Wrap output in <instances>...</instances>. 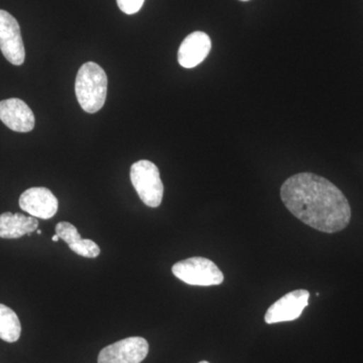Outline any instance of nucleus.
Returning a JSON list of instances; mask_svg holds the SVG:
<instances>
[{
	"label": "nucleus",
	"mask_w": 363,
	"mask_h": 363,
	"mask_svg": "<svg viewBox=\"0 0 363 363\" xmlns=\"http://www.w3.org/2000/svg\"><path fill=\"white\" fill-rule=\"evenodd\" d=\"M281 198L294 216L316 230L335 233L350 224L347 198L323 177L312 173L290 177L281 186Z\"/></svg>",
	"instance_id": "1"
},
{
	"label": "nucleus",
	"mask_w": 363,
	"mask_h": 363,
	"mask_svg": "<svg viewBox=\"0 0 363 363\" xmlns=\"http://www.w3.org/2000/svg\"><path fill=\"white\" fill-rule=\"evenodd\" d=\"M107 83L106 73L98 64L93 62L83 64L75 82L76 97L83 111L95 113L104 107Z\"/></svg>",
	"instance_id": "2"
},
{
	"label": "nucleus",
	"mask_w": 363,
	"mask_h": 363,
	"mask_svg": "<svg viewBox=\"0 0 363 363\" xmlns=\"http://www.w3.org/2000/svg\"><path fill=\"white\" fill-rule=\"evenodd\" d=\"M130 181L140 200L147 206L157 208L161 205L164 185L159 169L154 162L147 160L135 162L130 169Z\"/></svg>",
	"instance_id": "3"
},
{
	"label": "nucleus",
	"mask_w": 363,
	"mask_h": 363,
	"mask_svg": "<svg viewBox=\"0 0 363 363\" xmlns=\"http://www.w3.org/2000/svg\"><path fill=\"white\" fill-rule=\"evenodd\" d=\"M174 276L191 286H218L224 281L223 272L212 260L205 257H190L172 267Z\"/></svg>",
	"instance_id": "4"
},
{
	"label": "nucleus",
	"mask_w": 363,
	"mask_h": 363,
	"mask_svg": "<svg viewBox=\"0 0 363 363\" xmlns=\"http://www.w3.org/2000/svg\"><path fill=\"white\" fill-rule=\"evenodd\" d=\"M0 50L4 58L13 65H23L26 59L25 45L18 21L0 9Z\"/></svg>",
	"instance_id": "5"
},
{
	"label": "nucleus",
	"mask_w": 363,
	"mask_h": 363,
	"mask_svg": "<svg viewBox=\"0 0 363 363\" xmlns=\"http://www.w3.org/2000/svg\"><path fill=\"white\" fill-rule=\"evenodd\" d=\"M147 353L149 343L145 338H125L100 351L98 363H140Z\"/></svg>",
	"instance_id": "6"
},
{
	"label": "nucleus",
	"mask_w": 363,
	"mask_h": 363,
	"mask_svg": "<svg viewBox=\"0 0 363 363\" xmlns=\"http://www.w3.org/2000/svg\"><path fill=\"white\" fill-rule=\"evenodd\" d=\"M310 293L307 290H296L277 301L267 310L264 321L267 324L294 321L302 315L308 306Z\"/></svg>",
	"instance_id": "7"
},
{
	"label": "nucleus",
	"mask_w": 363,
	"mask_h": 363,
	"mask_svg": "<svg viewBox=\"0 0 363 363\" xmlns=\"http://www.w3.org/2000/svg\"><path fill=\"white\" fill-rule=\"evenodd\" d=\"M20 207L30 216L45 220L56 215L58 211V200L49 189L33 187L21 195Z\"/></svg>",
	"instance_id": "8"
},
{
	"label": "nucleus",
	"mask_w": 363,
	"mask_h": 363,
	"mask_svg": "<svg viewBox=\"0 0 363 363\" xmlns=\"http://www.w3.org/2000/svg\"><path fill=\"white\" fill-rule=\"evenodd\" d=\"M0 121L18 133H28L35 128V116L26 102L18 98L0 101Z\"/></svg>",
	"instance_id": "9"
},
{
	"label": "nucleus",
	"mask_w": 363,
	"mask_h": 363,
	"mask_svg": "<svg viewBox=\"0 0 363 363\" xmlns=\"http://www.w3.org/2000/svg\"><path fill=\"white\" fill-rule=\"evenodd\" d=\"M211 39L207 33L194 32L185 38L178 52L179 64L184 68L191 69L201 64L210 51Z\"/></svg>",
	"instance_id": "10"
},
{
	"label": "nucleus",
	"mask_w": 363,
	"mask_h": 363,
	"mask_svg": "<svg viewBox=\"0 0 363 363\" xmlns=\"http://www.w3.org/2000/svg\"><path fill=\"white\" fill-rule=\"evenodd\" d=\"M56 234L60 240L65 241L72 252L81 257L95 259L100 255V248L94 241L81 238L77 228L69 222H59L56 225Z\"/></svg>",
	"instance_id": "11"
},
{
	"label": "nucleus",
	"mask_w": 363,
	"mask_h": 363,
	"mask_svg": "<svg viewBox=\"0 0 363 363\" xmlns=\"http://www.w3.org/2000/svg\"><path fill=\"white\" fill-rule=\"evenodd\" d=\"M39 221L35 217L11 212L0 215V238L16 240L37 230Z\"/></svg>",
	"instance_id": "12"
},
{
	"label": "nucleus",
	"mask_w": 363,
	"mask_h": 363,
	"mask_svg": "<svg viewBox=\"0 0 363 363\" xmlns=\"http://www.w3.org/2000/svg\"><path fill=\"white\" fill-rule=\"evenodd\" d=\"M21 325L18 315L11 308L0 304V339L9 343L21 337Z\"/></svg>",
	"instance_id": "13"
},
{
	"label": "nucleus",
	"mask_w": 363,
	"mask_h": 363,
	"mask_svg": "<svg viewBox=\"0 0 363 363\" xmlns=\"http://www.w3.org/2000/svg\"><path fill=\"white\" fill-rule=\"evenodd\" d=\"M119 9L126 14H135L140 11L145 0H116Z\"/></svg>",
	"instance_id": "14"
},
{
	"label": "nucleus",
	"mask_w": 363,
	"mask_h": 363,
	"mask_svg": "<svg viewBox=\"0 0 363 363\" xmlns=\"http://www.w3.org/2000/svg\"><path fill=\"white\" fill-rule=\"evenodd\" d=\"M60 240L58 234H56V235L52 236V240L55 241V242H57Z\"/></svg>",
	"instance_id": "15"
},
{
	"label": "nucleus",
	"mask_w": 363,
	"mask_h": 363,
	"mask_svg": "<svg viewBox=\"0 0 363 363\" xmlns=\"http://www.w3.org/2000/svg\"><path fill=\"white\" fill-rule=\"evenodd\" d=\"M38 234H42V230H38Z\"/></svg>",
	"instance_id": "16"
},
{
	"label": "nucleus",
	"mask_w": 363,
	"mask_h": 363,
	"mask_svg": "<svg viewBox=\"0 0 363 363\" xmlns=\"http://www.w3.org/2000/svg\"><path fill=\"white\" fill-rule=\"evenodd\" d=\"M199 363H209L208 362H199Z\"/></svg>",
	"instance_id": "17"
},
{
	"label": "nucleus",
	"mask_w": 363,
	"mask_h": 363,
	"mask_svg": "<svg viewBox=\"0 0 363 363\" xmlns=\"http://www.w3.org/2000/svg\"><path fill=\"white\" fill-rule=\"evenodd\" d=\"M240 1H248V0H240Z\"/></svg>",
	"instance_id": "18"
}]
</instances>
